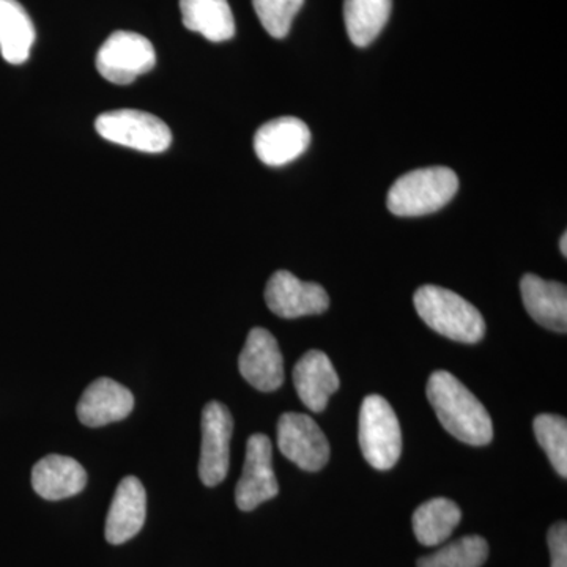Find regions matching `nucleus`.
Instances as JSON below:
<instances>
[{"label":"nucleus","mask_w":567,"mask_h":567,"mask_svg":"<svg viewBox=\"0 0 567 567\" xmlns=\"http://www.w3.org/2000/svg\"><path fill=\"white\" fill-rule=\"evenodd\" d=\"M427 399L445 431L458 442L486 446L494 439V424L486 406L450 372L436 371L431 375Z\"/></svg>","instance_id":"1"},{"label":"nucleus","mask_w":567,"mask_h":567,"mask_svg":"<svg viewBox=\"0 0 567 567\" xmlns=\"http://www.w3.org/2000/svg\"><path fill=\"white\" fill-rule=\"evenodd\" d=\"M413 301L421 320L451 341L476 344L486 334L484 317L453 290L423 286L416 290Z\"/></svg>","instance_id":"2"},{"label":"nucleus","mask_w":567,"mask_h":567,"mask_svg":"<svg viewBox=\"0 0 567 567\" xmlns=\"http://www.w3.org/2000/svg\"><path fill=\"white\" fill-rule=\"evenodd\" d=\"M458 189L456 173L435 166L402 175L388 192V210L395 216L413 218L442 210Z\"/></svg>","instance_id":"3"},{"label":"nucleus","mask_w":567,"mask_h":567,"mask_svg":"<svg viewBox=\"0 0 567 567\" xmlns=\"http://www.w3.org/2000/svg\"><path fill=\"white\" fill-rule=\"evenodd\" d=\"M361 451L375 470H391L402 453L401 424L385 398L371 394L364 399L358 429Z\"/></svg>","instance_id":"4"},{"label":"nucleus","mask_w":567,"mask_h":567,"mask_svg":"<svg viewBox=\"0 0 567 567\" xmlns=\"http://www.w3.org/2000/svg\"><path fill=\"white\" fill-rule=\"evenodd\" d=\"M95 128L103 140L140 152L162 153L173 142L169 126L162 118L144 111L104 112L96 118Z\"/></svg>","instance_id":"5"},{"label":"nucleus","mask_w":567,"mask_h":567,"mask_svg":"<svg viewBox=\"0 0 567 567\" xmlns=\"http://www.w3.org/2000/svg\"><path fill=\"white\" fill-rule=\"evenodd\" d=\"M155 48L140 33L118 31L96 54V70L111 84L128 85L155 66Z\"/></svg>","instance_id":"6"},{"label":"nucleus","mask_w":567,"mask_h":567,"mask_svg":"<svg viewBox=\"0 0 567 567\" xmlns=\"http://www.w3.org/2000/svg\"><path fill=\"white\" fill-rule=\"evenodd\" d=\"M278 446L305 472H319L330 461V443L319 424L303 413H284L278 423Z\"/></svg>","instance_id":"7"},{"label":"nucleus","mask_w":567,"mask_h":567,"mask_svg":"<svg viewBox=\"0 0 567 567\" xmlns=\"http://www.w3.org/2000/svg\"><path fill=\"white\" fill-rule=\"evenodd\" d=\"M234 417L221 402L212 401L203 412V445H200L199 476L204 486L215 487L226 480L230 465V440Z\"/></svg>","instance_id":"8"},{"label":"nucleus","mask_w":567,"mask_h":567,"mask_svg":"<svg viewBox=\"0 0 567 567\" xmlns=\"http://www.w3.org/2000/svg\"><path fill=\"white\" fill-rule=\"evenodd\" d=\"M279 484L274 472V446L264 434L249 436L246 445L244 475L235 487L238 509L249 513L257 506L275 498Z\"/></svg>","instance_id":"9"},{"label":"nucleus","mask_w":567,"mask_h":567,"mask_svg":"<svg viewBox=\"0 0 567 567\" xmlns=\"http://www.w3.org/2000/svg\"><path fill=\"white\" fill-rule=\"evenodd\" d=\"M265 301L268 309L282 319L322 315L330 306V297L320 284L300 281L286 270L271 276L265 289Z\"/></svg>","instance_id":"10"},{"label":"nucleus","mask_w":567,"mask_h":567,"mask_svg":"<svg viewBox=\"0 0 567 567\" xmlns=\"http://www.w3.org/2000/svg\"><path fill=\"white\" fill-rule=\"evenodd\" d=\"M238 369L249 385L264 393H271L282 386V353L270 331L259 327L249 331L238 358Z\"/></svg>","instance_id":"11"},{"label":"nucleus","mask_w":567,"mask_h":567,"mask_svg":"<svg viewBox=\"0 0 567 567\" xmlns=\"http://www.w3.org/2000/svg\"><path fill=\"white\" fill-rule=\"evenodd\" d=\"M311 144V132L297 117H279L267 122L254 136L257 158L267 166L279 167L295 162Z\"/></svg>","instance_id":"12"},{"label":"nucleus","mask_w":567,"mask_h":567,"mask_svg":"<svg viewBox=\"0 0 567 567\" xmlns=\"http://www.w3.org/2000/svg\"><path fill=\"white\" fill-rule=\"evenodd\" d=\"M147 516V494L136 476L123 477L115 488L110 513H107L106 535L107 543L121 546L128 543L141 532Z\"/></svg>","instance_id":"13"},{"label":"nucleus","mask_w":567,"mask_h":567,"mask_svg":"<svg viewBox=\"0 0 567 567\" xmlns=\"http://www.w3.org/2000/svg\"><path fill=\"white\" fill-rule=\"evenodd\" d=\"M134 409V395L128 388L110 377L95 380L78 402V417L87 427H102L125 420Z\"/></svg>","instance_id":"14"},{"label":"nucleus","mask_w":567,"mask_h":567,"mask_svg":"<svg viewBox=\"0 0 567 567\" xmlns=\"http://www.w3.org/2000/svg\"><path fill=\"white\" fill-rule=\"evenodd\" d=\"M293 385L301 402L311 412L320 413L338 391L339 377L327 354L320 350H309L295 364Z\"/></svg>","instance_id":"15"},{"label":"nucleus","mask_w":567,"mask_h":567,"mask_svg":"<svg viewBox=\"0 0 567 567\" xmlns=\"http://www.w3.org/2000/svg\"><path fill=\"white\" fill-rule=\"evenodd\" d=\"M522 300L528 315L548 330L567 331V290L565 284L546 281L536 275H525L520 281Z\"/></svg>","instance_id":"16"},{"label":"nucleus","mask_w":567,"mask_h":567,"mask_svg":"<svg viewBox=\"0 0 567 567\" xmlns=\"http://www.w3.org/2000/svg\"><path fill=\"white\" fill-rule=\"evenodd\" d=\"M85 486L87 473L73 457L50 454L33 466L32 487L41 498L59 502L81 494Z\"/></svg>","instance_id":"17"},{"label":"nucleus","mask_w":567,"mask_h":567,"mask_svg":"<svg viewBox=\"0 0 567 567\" xmlns=\"http://www.w3.org/2000/svg\"><path fill=\"white\" fill-rule=\"evenodd\" d=\"M181 11L185 28L213 43L235 35L234 14L227 0H181Z\"/></svg>","instance_id":"18"},{"label":"nucleus","mask_w":567,"mask_h":567,"mask_svg":"<svg viewBox=\"0 0 567 567\" xmlns=\"http://www.w3.org/2000/svg\"><path fill=\"white\" fill-rule=\"evenodd\" d=\"M35 28L18 0H0V52L7 62L20 65L31 55Z\"/></svg>","instance_id":"19"},{"label":"nucleus","mask_w":567,"mask_h":567,"mask_svg":"<svg viewBox=\"0 0 567 567\" xmlns=\"http://www.w3.org/2000/svg\"><path fill=\"white\" fill-rule=\"evenodd\" d=\"M462 520L461 507L447 498L423 503L413 514V532L417 543L425 547L442 546Z\"/></svg>","instance_id":"20"},{"label":"nucleus","mask_w":567,"mask_h":567,"mask_svg":"<svg viewBox=\"0 0 567 567\" xmlns=\"http://www.w3.org/2000/svg\"><path fill=\"white\" fill-rule=\"evenodd\" d=\"M391 7L393 0H346V29L354 47H368L380 35L390 20Z\"/></svg>","instance_id":"21"},{"label":"nucleus","mask_w":567,"mask_h":567,"mask_svg":"<svg viewBox=\"0 0 567 567\" xmlns=\"http://www.w3.org/2000/svg\"><path fill=\"white\" fill-rule=\"evenodd\" d=\"M488 544L481 536H465L435 554L417 559V567H481L487 561Z\"/></svg>","instance_id":"22"},{"label":"nucleus","mask_w":567,"mask_h":567,"mask_svg":"<svg viewBox=\"0 0 567 567\" xmlns=\"http://www.w3.org/2000/svg\"><path fill=\"white\" fill-rule=\"evenodd\" d=\"M537 443L546 451L548 461L561 477H567V421L558 415H539L535 417Z\"/></svg>","instance_id":"23"},{"label":"nucleus","mask_w":567,"mask_h":567,"mask_svg":"<svg viewBox=\"0 0 567 567\" xmlns=\"http://www.w3.org/2000/svg\"><path fill=\"white\" fill-rule=\"evenodd\" d=\"M305 0H252L257 18L274 39H284Z\"/></svg>","instance_id":"24"},{"label":"nucleus","mask_w":567,"mask_h":567,"mask_svg":"<svg viewBox=\"0 0 567 567\" xmlns=\"http://www.w3.org/2000/svg\"><path fill=\"white\" fill-rule=\"evenodd\" d=\"M548 548H550L551 567H567V525L558 522L548 529Z\"/></svg>","instance_id":"25"},{"label":"nucleus","mask_w":567,"mask_h":567,"mask_svg":"<svg viewBox=\"0 0 567 567\" xmlns=\"http://www.w3.org/2000/svg\"><path fill=\"white\" fill-rule=\"evenodd\" d=\"M559 249H561L563 256H567V234H563L561 240H559Z\"/></svg>","instance_id":"26"}]
</instances>
